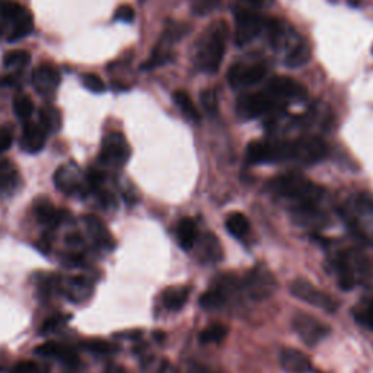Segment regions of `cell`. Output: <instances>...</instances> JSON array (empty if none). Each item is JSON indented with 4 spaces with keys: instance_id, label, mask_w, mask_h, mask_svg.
<instances>
[{
    "instance_id": "1",
    "label": "cell",
    "mask_w": 373,
    "mask_h": 373,
    "mask_svg": "<svg viewBox=\"0 0 373 373\" xmlns=\"http://www.w3.org/2000/svg\"><path fill=\"white\" fill-rule=\"evenodd\" d=\"M270 188L272 194L290 205V210L319 205L322 195H324V188L299 172H287L272 178Z\"/></svg>"
},
{
    "instance_id": "2",
    "label": "cell",
    "mask_w": 373,
    "mask_h": 373,
    "mask_svg": "<svg viewBox=\"0 0 373 373\" xmlns=\"http://www.w3.org/2000/svg\"><path fill=\"white\" fill-rule=\"evenodd\" d=\"M228 27L223 21L213 22L203 31L195 44L194 63L198 70L205 73H217L226 52Z\"/></svg>"
},
{
    "instance_id": "3",
    "label": "cell",
    "mask_w": 373,
    "mask_h": 373,
    "mask_svg": "<svg viewBox=\"0 0 373 373\" xmlns=\"http://www.w3.org/2000/svg\"><path fill=\"white\" fill-rule=\"evenodd\" d=\"M340 214L359 241L373 246V195L366 193L353 195L343 205Z\"/></svg>"
},
{
    "instance_id": "4",
    "label": "cell",
    "mask_w": 373,
    "mask_h": 373,
    "mask_svg": "<svg viewBox=\"0 0 373 373\" xmlns=\"http://www.w3.org/2000/svg\"><path fill=\"white\" fill-rule=\"evenodd\" d=\"M34 30V19L27 8L13 0L0 4V37L16 41Z\"/></svg>"
},
{
    "instance_id": "5",
    "label": "cell",
    "mask_w": 373,
    "mask_h": 373,
    "mask_svg": "<svg viewBox=\"0 0 373 373\" xmlns=\"http://www.w3.org/2000/svg\"><path fill=\"white\" fill-rule=\"evenodd\" d=\"M246 159L251 163H279L292 161V142L256 140L246 147Z\"/></svg>"
},
{
    "instance_id": "6",
    "label": "cell",
    "mask_w": 373,
    "mask_h": 373,
    "mask_svg": "<svg viewBox=\"0 0 373 373\" xmlns=\"http://www.w3.org/2000/svg\"><path fill=\"white\" fill-rule=\"evenodd\" d=\"M333 268L338 286L343 290H352L365 272V258L356 251L340 253L333 260Z\"/></svg>"
},
{
    "instance_id": "7",
    "label": "cell",
    "mask_w": 373,
    "mask_h": 373,
    "mask_svg": "<svg viewBox=\"0 0 373 373\" xmlns=\"http://www.w3.org/2000/svg\"><path fill=\"white\" fill-rule=\"evenodd\" d=\"M242 289L251 299L263 301L268 299L276 292L277 280L267 267L257 265L251 271H248L242 282Z\"/></svg>"
},
{
    "instance_id": "8",
    "label": "cell",
    "mask_w": 373,
    "mask_h": 373,
    "mask_svg": "<svg viewBox=\"0 0 373 373\" xmlns=\"http://www.w3.org/2000/svg\"><path fill=\"white\" fill-rule=\"evenodd\" d=\"M290 292L299 301H302L311 306L324 309L326 312L333 314L338 309V302L334 299L333 296L316 289L306 279H294L290 283Z\"/></svg>"
},
{
    "instance_id": "9",
    "label": "cell",
    "mask_w": 373,
    "mask_h": 373,
    "mask_svg": "<svg viewBox=\"0 0 373 373\" xmlns=\"http://www.w3.org/2000/svg\"><path fill=\"white\" fill-rule=\"evenodd\" d=\"M280 108L282 107L265 92V89L241 96L236 104L238 114L243 120H254L265 114L276 113Z\"/></svg>"
},
{
    "instance_id": "10",
    "label": "cell",
    "mask_w": 373,
    "mask_h": 373,
    "mask_svg": "<svg viewBox=\"0 0 373 373\" xmlns=\"http://www.w3.org/2000/svg\"><path fill=\"white\" fill-rule=\"evenodd\" d=\"M264 89L282 108L292 101H302L308 96V91L304 85L287 76H276L270 79Z\"/></svg>"
},
{
    "instance_id": "11",
    "label": "cell",
    "mask_w": 373,
    "mask_h": 373,
    "mask_svg": "<svg viewBox=\"0 0 373 373\" xmlns=\"http://www.w3.org/2000/svg\"><path fill=\"white\" fill-rule=\"evenodd\" d=\"M265 28L264 18L253 9H239L235 13V42L243 47L254 41Z\"/></svg>"
},
{
    "instance_id": "12",
    "label": "cell",
    "mask_w": 373,
    "mask_h": 373,
    "mask_svg": "<svg viewBox=\"0 0 373 373\" xmlns=\"http://www.w3.org/2000/svg\"><path fill=\"white\" fill-rule=\"evenodd\" d=\"M130 154L132 151L127 139L118 132H113L107 134L103 140L99 159L107 166L120 168L127 163Z\"/></svg>"
},
{
    "instance_id": "13",
    "label": "cell",
    "mask_w": 373,
    "mask_h": 373,
    "mask_svg": "<svg viewBox=\"0 0 373 373\" xmlns=\"http://www.w3.org/2000/svg\"><path fill=\"white\" fill-rule=\"evenodd\" d=\"M268 73V66L261 62L236 63L228 73V81L235 89L250 88L261 82Z\"/></svg>"
},
{
    "instance_id": "14",
    "label": "cell",
    "mask_w": 373,
    "mask_h": 373,
    "mask_svg": "<svg viewBox=\"0 0 373 373\" xmlns=\"http://www.w3.org/2000/svg\"><path fill=\"white\" fill-rule=\"evenodd\" d=\"M293 328L299 338L311 347L326 340L331 333L330 326L324 324V322H321L318 318L309 314H297L293 318Z\"/></svg>"
},
{
    "instance_id": "15",
    "label": "cell",
    "mask_w": 373,
    "mask_h": 373,
    "mask_svg": "<svg viewBox=\"0 0 373 373\" xmlns=\"http://www.w3.org/2000/svg\"><path fill=\"white\" fill-rule=\"evenodd\" d=\"M327 144L319 137H302L292 142V161L302 165H314L326 159Z\"/></svg>"
},
{
    "instance_id": "16",
    "label": "cell",
    "mask_w": 373,
    "mask_h": 373,
    "mask_svg": "<svg viewBox=\"0 0 373 373\" xmlns=\"http://www.w3.org/2000/svg\"><path fill=\"white\" fill-rule=\"evenodd\" d=\"M183 35H184L183 25L178 23L169 25L166 31L162 34L159 42L156 44L151 59H149V62L143 66V69H154L172 60V52H171L172 44L180 40Z\"/></svg>"
},
{
    "instance_id": "17",
    "label": "cell",
    "mask_w": 373,
    "mask_h": 373,
    "mask_svg": "<svg viewBox=\"0 0 373 373\" xmlns=\"http://www.w3.org/2000/svg\"><path fill=\"white\" fill-rule=\"evenodd\" d=\"M35 355L41 357H48V359H54L66 365L67 367L70 366H76L81 363V357L78 352L73 349V347L57 343V341H47L41 345H38L35 349Z\"/></svg>"
},
{
    "instance_id": "18",
    "label": "cell",
    "mask_w": 373,
    "mask_h": 373,
    "mask_svg": "<svg viewBox=\"0 0 373 373\" xmlns=\"http://www.w3.org/2000/svg\"><path fill=\"white\" fill-rule=\"evenodd\" d=\"M86 181V180H85ZM84 176L79 166L73 162L62 165L54 176L56 187L64 194H74L82 190L84 187Z\"/></svg>"
},
{
    "instance_id": "19",
    "label": "cell",
    "mask_w": 373,
    "mask_h": 373,
    "mask_svg": "<svg viewBox=\"0 0 373 373\" xmlns=\"http://www.w3.org/2000/svg\"><path fill=\"white\" fill-rule=\"evenodd\" d=\"M195 257L202 263H219L223 258V248L216 235L212 232L198 234L193 246Z\"/></svg>"
},
{
    "instance_id": "20",
    "label": "cell",
    "mask_w": 373,
    "mask_h": 373,
    "mask_svg": "<svg viewBox=\"0 0 373 373\" xmlns=\"http://www.w3.org/2000/svg\"><path fill=\"white\" fill-rule=\"evenodd\" d=\"M60 71L56 66L50 63L40 64L33 73V85L41 95L54 93L60 85Z\"/></svg>"
},
{
    "instance_id": "21",
    "label": "cell",
    "mask_w": 373,
    "mask_h": 373,
    "mask_svg": "<svg viewBox=\"0 0 373 373\" xmlns=\"http://www.w3.org/2000/svg\"><path fill=\"white\" fill-rule=\"evenodd\" d=\"M47 133L40 126V122H27L23 126L21 136V149L27 154H38L45 146Z\"/></svg>"
},
{
    "instance_id": "22",
    "label": "cell",
    "mask_w": 373,
    "mask_h": 373,
    "mask_svg": "<svg viewBox=\"0 0 373 373\" xmlns=\"http://www.w3.org/2000/svg\"><path fill=\"white\" fill-rule=\"evenodd\" d=\"M85 225H86V231L91 235L92 241L99 248H103V250H107V251L114 250L115 241H114L111 232L107 229V226L104 225V222L101 219L93 216V214H88L85 217Z\"/></svg>"
},
{
    "instance_id": "23",
    "label": "cell",
    "mask_w": 373,
    "mask_h": 373,
    "mask_svg": "<svg viewBox=\"0 0 373 373\" xmlns=\"http://www.w3.org/2000/svg\"><path fill=\"white\" fill-rule=\"evenodd\" d=\"M34 212H35V217L38 219L40 223H42L44 226L48 228H54L63 220H66L67 217V212L64 210H57L53 203L47 200V198H41L38 200L34 206Z\"/></svg>"
},
{
    "instance_id": "24",
    "label": "cell",
    "mask_w": 373,
    "mask_h": 373,
    "mask_svg": "<svg viewBox=\"0 0 373 373\" xmlns=\"http://www.w3.org/2000/svg\"><path fill=\"white\" fill-rule=\"evenodd\" d=\"M280 365L287 373H309L312 369L306 355L296 349H283L280 353Z\"/></svg>"
},
{
    "instance_id": "25",
    "label": "cell",
    "mask_w": 373,
    "mask_h": 373,
    "mask_svg": "<svg viewBox=\"0 0 373 373\" xmlns=\"http://www.w3.org/2000/svg\"><path fill=\"white\" fill-rule=\"evenodd\" d=\"M231 287L225 280L217 282L213 287H210L207 292H205L200 296V306L207 311L213 309H220L223 305L226 304L229 297V290Z\"/></svg>"
},
{
    "instance_id": "26",
    "label": "cell",
    "mask_w": 373,
    "mask_h": 373,
    "mask_svg": "<svg viewBox=\"0 0 373 373\" xmlns=\"http://www.w3.org/2000/svg\"><path fill=\"white\" fill-rule=\"evenodd\" d=\"M197 238H198V229H197L195 222L190 217L180 220L178 226H177V241L183 250L185 251L193 250Z\"/></svg>"
},
{
    "instance_id": "27",
    "label": "cell",
    "mask_w": 373,
    "mask_h": 373,
    "mask_svg": "<svg viewBox=\"0 0 373 373\" xmlns=\"http://www.w3.org/2000/svg\"><path fill=\"white\" fill-rule=\"evenodd\" d=\"M190 293L191 289L185 286L169 287L162 294V302L168 311H180L187 304Z\"/></svg>"
},
{
    "instance_id": "28",
    "label": "cell",
    "mask_w": 373,
    "mask_h": 373,
    "mask_svg": "<svg viewBox=\"0 0 373 373\" xmlns=\"http://www.w3.org/2000/svg\"><path fill=\"white\" fill-rule=\"evenodd\" d=\"M311 56H312V52H311L309 44L306 41H299L289 50V53L286 54V59H285V63L287 67H292V69L302 67L311 62Z\"/></svg>"
},
{
    "instance_id": "29",
    "label": "cell",
    "mask_w": 373,
    "mask_h": 373,
    "mask_svg": "<svg viewBox=\"0 0 373 373\" xmlns=\"http://www.w3.org/2000/svg\"><path fill=\"white\" fill-rule=\"evenodd\" d=\"M225 226H226V231L236 239L246 238V235L250 234V228H251L250 220L246 219V216L243 213H239V212H234L226 217Z\"/></svg>"
},
{
    "instance_id": "30",
    "label": "cell",
    "mask_w": 373,
    "mask_h": 373,
    "mask_svg": "<svg viewBox=\"0 0 373 373\" xmlns=\"http://www.w3.org/2000/svg\"><path fill=\"white\" fill-rule=\"evenodd\" d=\"M63 289H64L66 294L69 296V299H71L74 302H82V299L91 296V293H92V285L82 277L70 279L63 286Z\"/></svg>"
},
{
    "instance_id": "31",
    "label": "cell",
    "mask_w": 373,
    "mask_h": 373,
    "mask_svg": "<svg viewBox=\"0 0 373 373\" xmlns=\"http://www.w3.org/2000/svg\"><path fill=\"white\" fill-rule=\"evenodd\" d=\"M40 126L45 130L47 134H52L60 130L62 115L60 111L54 107L45 105L40 110Z\"/></svg>"
},
{
    "instance_id": "32",
    "label": "cell",
    "mask_w": 373,
    "mask_h": 373,
    "mask_svg": "<svg viewBox=\"0 0 373 373\" xmlns=\"http://www.w3.org/2000/svg\"><path fill=\"white\" fill-rule=\"evenodd\" d=\"M18 183L19 172L16 166L8 159H0V191H11Z\"/></svg>"
},
{
    "instance_id": "33",
    "label": "cell",
    "mask_w": 373,
    "mask_h": 373,
    "mask_svg": "<svg viewBox=\"0 0 373 373\" xmlns=\"http://www.w3.org/2000/svg\"><path fill=\"white\" fill-rule=\"evenodd\" d=\"M172 99H173V103H176V105L184 113V115H187V118L193 121H200V113H198L197 107L193 103V99L185 91L173 92Z\"/></svg>"
},
{
    "instance_id": "34",
    "label": "cell",
    "mask_w": 373,
    "mask_h": 373,
    "mask_svg": "<svg viewBox=\"0 0 373 373\" xmlns=\"http://www.w3.org/2000/svg\"><path fill=\"white\" fill-rule=\"evenodd\" d=\"M13 111H15L18 118H21L23 121H28L34 113L33 99L25 93L16 95L13 99Z\"/></svg>"
},
{
    "instance_id": "35",
    "label": "cell",
    "mask_w": 373,
    "mask_h": 373,
    "mask_svg": "<svg viewBox=\"0 0 373 373\" xmlns=\"http://www.w3.org/2000/svg\"><path fill=\"white\" fill-rule=\"evenodd\" d=\"M228 335V328L223 324H212L200 333L202 344H217L223 341Z\"/></svg>"
},
{
    "instance_id": "36",
    "label": "cell",
    "mask_w": 373,
    "mask_h": 373,
    "mask_svg": "<svg viewBox=\"0 0 373 373\" xmlns=\"http://www.w3.org/2000/svg\"><path fill=\"white\" fill-rule=\"evenodd\" d=\"M31 62V54L25 50H13V52H9L4 57V64L8 69H22L25 66H28Z\"/></svg>"
},
{
    "instance_id": "37",
    "label": "cell",
    "mask_w": 373,
    "mask_h": 373,
    "mask_svg": "<svg viewBox=\"0 0 373 373\" xmlns=\"http://www.w3.org/2000/svg\"><path fill=\"white\" fill-rule=\"evenodd\" d=\"M11 373H50V372L48 367L41 363H37L34 360H22L12 367Z\"/></svg>"
},
{
    "instance_id": "38",
    "label": "cell",
    "mask_w": 373,
    "mask_h": 373,
    "mask_svg": "<svg viewBox=\"0 0 373 373\" xmlns=\"http://www.w3.org/2000/svg\"><path fill=\"white\" fill-rule=\"evenodd\" d=\"M82 84L88 91L93 93H103L107 89L105 82L95 73H85L82 76Z\"/></svg>"
},
{
    "instance_id": "39",
    "label": "cell",
    "mask_w": 373,
    "mask_h": 373,
    "mask_svg": "<svg viewBox=\"0 0 373 373\" xmlns=\"http://www.w3.org/2000/svg\"><path fill=\"white\" fill-rule=\"evenodd\" d=\"M200 101H202V105L205 108V111L210 115H214L217 114L219 111V99H217V95L213 89H206L202 92L200 95Z\"/></svg>"
},
{
    "instance_id": "40",
    "label": "cell",
    "mask_w": 373,
    "mask_h": 373,
    "mask_svg": "<svg viewBox=\"0 0 373 373\" xmlns=\"http://www.w3.org/2000/svg\"><path fill=\"white\" fill-rule=\"evenodd\" d=\"M85 347L89 352H93L96 355H108L118 350V347L104 340H89L85 343Z\"/></svg>"
},
{
    "instance_id": "41",
    "label": "cell",
    "mask_w": 373,
    "mask_h": 373,
    "mask_svg": "<svg viewBox=\"0 0 373 373\" xmlns=\"http://www.w3.org/2000/svg\"><path fill=\"white\" fill-rule=\"evenodd\" d=\"M69 316L67 315H62V314H56L53 316H50L44 321V324L41 327V333L42 334H50V333H53L59 328H62L66 322H67Z\"/></svg>"
},
{
    "instance_id": "42",
    "label": "cell",
    "mask_w": 373,
    "mask_h": 373,
    "mask_svg": "<svg viewBox=\"0 0 373 373\" xmlns=\"http://www.w3.org/2000/svg\"><path fill=\"white\" fill-rule=\"evenodd\" d=\"M355 316H356L357 322H360L362 326L373 330V299L365 308L357 309L355 312Z\"/></svg>"
},
{
    "instance_id": "43",
    "label": "cell",
    "mask_w": 373,
    "mask_h": 373,
    "mask_svg": "<svg viewBox=\"0 0 373 373\" xmlns=\"http://www.w3.org/2000/svg\"><path fill=\"white\" fill-rule=\"evenodd\" d=\"M219 5V0H191V9L197 15H207Z\"/></svg>"
},
{
    "instance_id": "44",
    "label": "cell",
    "mask_w": 373,
    "mask_h": 373,
    "mask_svg": "<svg viewBox=\"0 0 373 373\" xmlns=\"http://www.w3.org/2000/svg\"><path fill=\"white\" fill-rule=\"evenodd\" d=\"M134 18H136L134 9L130 5L118 6L115 13H114L115 21H121V22H126V23H132L134 21Z\"/></svg>"
},
{
    "instance_id": "45",
    "label": "cell",
    "mask_w": 373,
    "mask_h": 373,
    "mask_svg": "<svg viewBox=\"0 0 373 373\" xmlns=\"http://www.w3.org/2000/svg\"><path fill=\"white\" fill-rule=\"evenodd\" d=\"M13 143V133L8 127H0V155L8 152Z\"/></svg>"
},
{
    "instance_id": "46",
    "label": "cell",
    "mask_w": 373,
    "mask_h": 373,
    "mask_svg": "<svg viewBox=\"0 0 373 373\" xmlns=\"http://www.w3.org/2000/svg\"><path fill=\"white\" fill-rule=\"evenodd\" d=\"M187 373H217L214 370H212L210 367L205 366V365H200V363H190L188 369H187Z\"/></svg>"
},
{
    "instance_id": "47",
    "label": "cell",
    "mask_w": 373,
    "mask_h": 373,
    "mask_svg": "<svg viewBox=\"0 0 373 373\" xmlns=\"http://www.w3.org/2000/svg\"><path fill=\"white\" fill-rule=\"evenodd\" d=\"M104 373H127V370H126V369H124L122 366H120V365L111 363V365H108V366L105 367Z\"/></svg>"
},
{
    "instance_id": "48",
    "label": "cell",
    "mask_w": 373,
    "mask_h": 373,
    "mask_svg": "<svg viewBox=\"0 0 373 373\" xmlns=\"http://www.w3.org/2000/svg\"><path fill=\"white\" fill-rule=\"evenodd\" d=\"M245 2L253 8H265L271 4V0H245Z\"/></svg>"
},
{
    "instance_id": "49",
    "label": "cell",
    "mask_w": 373,
    "mask_h": 373,
    "mask_svg": "<svg viewBox=\"0 0 373 373\" xmlns=\"http://www.w3.org/2000/svg\"><path fill=\"white\" fill-rule=\"evenodd\" d=\"M156 373H178V372L169 362H162V365Z\"/></svg>"
},
{
    "instance_id": "50",
    "label": "cell",
    "mask_w": 373,
    "mask_h": 373,
    "mask_svg": "<svg viewBox=\"0 0 373 373\" xmlns=\"http://www.w3.org/2000/svg\"><path fill=\"white\" fill-rule=\"evenodd\" d=\"M66 373H86L84 369H81V363L76 365V366H70L67 367V372Z\"/></svg>"
}]
</instances>
